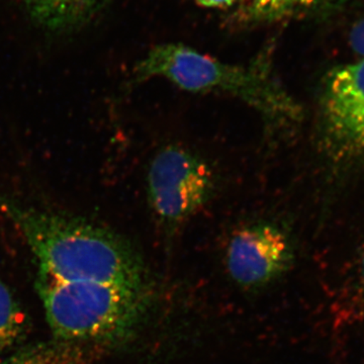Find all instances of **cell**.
Masks as SVG:
<instances>
[{"label": "cell", "mask_w": 364, "mask_h": 364, "mask_svg": "<svg viewBox=\"0 0 364 364\" xmlns=\"http://www.w3.org/2000/svg\"><path fill=\"white\" fill-rule=\"evenodd\" d=\"M0 212L18 230L40 274L60 282H95L150 294L141 253L114 230L37 207L0 188Z\"/></svg>", "instance_id": "6da1fadb"}, {"label": "cell", "mask_w": 364, "mask_h": 364, "mask_svg": "<svg viewBox=\"0 0 364 364\" xmlns=\"http://www.w3.org/2000/svg\"><path fill=\"white\" fill-rule=\"evenodd\" d=\"M272 51L267 46L249 63L238 65L181 43H163L136 62L130 82L161 78L188 92L238 98L259 114L267 130L289 134L303 122L304 109L274 73Z\"/></svg>", "instance_id": "7a4b0ae2"}, {"label": "cell", "mask_w": 364, "mask_h": 364, "mask_svg": "<svg viewBox=\"0 0 364 364\" xmlns=\"http://www.w3.org/2000/svg\"><path fill=\"white\" fill-rule=\"evenodd\" d=\"M39 291L55 340L107 350L134 338L150 294L95 282H60L40 274Z\"/></svg>", "instance_id": "3957f363"}, {"label": "cell", "mask_w": 364, "mask_h": 364, "mask_svg": "<svg viewBox=\"0 0 364 364\" xmlns=\"http://www.w3.org/2000/svg\"><path fill=\"white\" fill-rule=\"evenodd\" d=\"M217 188L212 165L183 146H164L148 166V202L168 240L212 200Z\"/></svg>", "instance_id": "277c9868"}, {"label": "cell", "mask_w": 364, "mask_h": 364, "mask_svg": "<svg viewBox=\"0 0 364 364\" xmlns=\"http://www.w3.org/2000/svg\"><path fill=\"white\" fill-rule=\"evenodd\" d=\"M317 143L330 166L364 161V58L334 67L321 82Z\"/></svg>", "instance_id": "5b68a950"}, {"label": "cell", "mask_w": 364, "mask_h": 364, "mask_svg": "<svg viewBox=\"0 0 364 364\" xmlns=\"http://www.w3.org/2000/svg\"><path fill=\"white\" fill-rule=\"evenodd\" d=\"M294 245L284 225L270 220L249 223L236 230L226 249V267L237 286L257 291L291 267Z\"/></svg>", "instance_id": "8992f818"}, {"label": "cell", "mask_w": 364, "mask_h": 364, "mask_svg": "<svg viewBox=\"0 0 364 364\" xmlns=\"http://www.w3.org/2000/svg\"><path fill=\"white\" fill-rule=\"evenodd\" d=\"M112 0H21L36 26L55 36L75 33L102 13Z\"/></svg>", "instance_id": "52a82bcc"}, {"label": "cell", "mask_w": 364, "mask_h": 364, "mask_svg": "<svg viewBox=\"0 0 364 364\" xmlns=\"http://www.w3.org/2000/svg\"><path fill=\"white\" fill-rule=\"evenodd\" d=\"M341 0H241L230 23L243 28L273 25L317 16L334 9Z\"/></svg>", "instance_id": "ba28073f"}, {"label": "cell", "mask_w": 364, "mask_h": 364, "mask_svg": "<svg viewBox=\"0 0 364 364\" xmlns=\"http://www.w3.org/2000/svg\"><path fill=\"white\" fill-rule=\"evenodd\" d=\"M107 351L98 345L53 339L23 347L0 364H93Z\"/></svg>", "instance_id": "9c48e42d"}, {"label": "cell", "mask_w": 364, "mask_h": 364, "mask_svg": "<svg viewBox=\"0 0 364 364\" xmlns=\"http://www.w3.org/2000/svg\"><path fill=\"white\" fill-rule=\"evenodd\" d=\"M26 318L9 287L0 279V352L21 343L26 333Z\"/></svg>", "instance_id": "30bf717a"}, {"label": "cell", "mask_w": 364, "mask_h": 364, "mask_svg": "<svg viewBox=\"0 0 364 364\" xmlns=\"http://www.w3.org/2000/svg\"><path fill=\"white\" fill-rule=\"evenodd\" d=\"M348 40L354 54L364 58V16L352 26Z\"/></svg>", "instance_id": "8fae6325"}, {"label": "cell", "mask_w": 364, "mask_h": 364, "mask_svg": "<svg viewBox=\"0 0 364 364\" xmlns=\"http://www.w3.org/2000/svg\"><path fill=\"white\" fill-rule=\"evenodd\" d=\"M198 6L203 9H228L236 6L241 0H193Z\"/></svg>", "instance_id": "7c38bea8"}, {"label": "cell", "mask_w": 364, "mask_h": 364, "mask_svg": "<svg viewBox=\"0 0 364 364\" xmlns=\"http://www.w3.org/2000/svg\"><path fill=\"white\" fill-rule=\"evenodd\" d=\"M360 279L361 284H363L364 287V255L363 256V259H361L360 263Z\"/></svg>", "instance_id": "4fadbf2b"}]
</instances>
